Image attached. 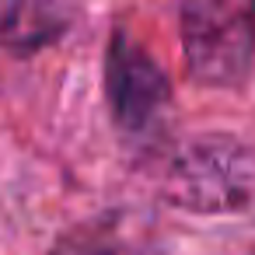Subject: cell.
Returning a JSON list of instances; mask_svg holds the SVG:
<instances>
[{
    "instance_id": "obj_1",
    "label": "cell",
    "mask_w": 255,
    "mask_h": 255,
    "mask_svg": "<svg viewBox=\"0 0 255 255\" xmlns=\"http://www.w3.org/2000/svg\"><path fill=\"white\" fill-rule=\"evenodd\" d=\"M182 49L199 84H241L255 63V0H182Z\"/></svg>"
},
{
    "instance_id": "obj_3",
    "label": "cell",
    "mask_w": 255,
    "mask_h": 255,
    "mask_svg": "<svg viewBox=\"0 0 255 255\" xmlns=\"http://www.w3.org/2000/svg\"><path fill=\"white\" fill-rule=\"evenodd\" d=\"M105 91L112 102V116L126 133L147 129L168 105V77L161 67L133 46L123 32L112 35L109 56H105Z\"/></svg>"
},
{
    "instance_id": "obj_2",
    "label": "cell",
    "mask_w": 255,
    "mask_h": 255,
    "mask_svg": "<svg viewBox=\"0 0 255 255\" xmlns=\"http://www.w3.org/2000/svg\"><path fill=\"white\" fill-rule=\"evenodd\" d=\"M164 192L171 203L199 213L238 210L255 192V154L224 136L192 140L171 157Z\"/></svg>"
},
{
    "instance_id": "obj_4",
    "label": "cell",
    "mask_w": 255,
    "mask_h": 255,
    "mask_svg": "<svg viewBox=\"0 0 255 255\" xmlns=\"http://www.w3.org/2000/svg\"><path fill=\"white\" fill-rule=\"evenodd\" d=\"M67 28V14L60 0H4L0 11V42L11 53L28 56L49 42H56Z\"/></svg>"
}]
</instances>
